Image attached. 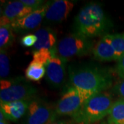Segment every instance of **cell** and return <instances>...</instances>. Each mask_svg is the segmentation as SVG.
Instances as JSON below:
<instances>
[{
  "instance_id": "5bb4252c",
  "label": "cell",
  "mask_w": 124,
  "mask_h": 124,
  "mask_svg": "<svg viewBox=\"0 0 124 124\" xmlns=\"http://www.w3.org/2000/svg\"><path fill=\"white\" fill-rule=\"evenodd\" d=\"M35 35L37 37V41L33 46L35 51L41 49H52L56 46V34L51 28H41L36 32Z\"/></svg>"
},
{
  "instance_id": "ffe728a7",
  "label": "cell",
  "mask_w": 124,
  "mask_h": 124,
  "mask_svg": "<svg viewBox=\"0 0 124 124\" xmlns=\"http://www.w3.org/2000/svg\"><path fill=\"white\" fill-rule=\"evenodd\" d=\"M10 72V63L6 50H1L0 53V77L3 80L7 77Z\"/></svg>"
},
{
  "instance_id": "277c9868",
  "label": "cell",
  "mask_w": 124,
  "mask_h": 124,
  "mask_svg": "<svg viewBox=\"0 0 124 124\" xmlns=\"http://www.w3.org/2000/svg\"><path fill=\"white\" fill-rule=\"evenodd\" d=\"M93 46V43L89 38L75 32L63 37L55 47L58 56L66 61L70 58L87 54Z\"/></svg>"
},
{
  "instance_id": "7402d4cb",
  "label": "cell",
  "mask_w": 124,
  "mask_h": 124,
  "mask_svg": "<svg viewBox=\"0 0 124 124\" xmlns=\"http://www.w3.org/2000/svg\"><path fill=\"white\" fill-rule=\"evenodd\" d=\"M22 2L26 6L33 10L39 8L45 4L44 1L41 0H22Z\"/></svg>"
},
{
  "instance_id": "cb8c5ba5",
  "label": "cell",
  "mask_w": 124,
  "mask_h": 124,
  "mask_svg": "<svg viewBox=\"0 0 124 124\" xmlns=\"http://www.w3.org/2000/svg\"><path fill=\"white\" fill-rule=\"evenodd\" d=\"M114 91L122 99H124V79L123 81L117 83L114 87Z\"/></svg>"
},
{
  "instance_id": "30bf717a",
  "label": "cell",
  "mask_w": 124,
  "mask_h": 124,
  "mask_svg": "<svg viewBox=\"0 0 124 124\" xmlns=\"http://www.w3.org/2000/svg\"><path fill=\"white\" fill-rule=\"evenodd\" d=\"M66 62L56 53L46 67V79L52 87L57 88L63 84L66 75Z\"/></svg>"
},
{
  "instance_id": "52a82bcc",
  "label": "cell",
  "mask_w": 124,
  "mask_h": 124,
  "mask_svg": "<svg viewBox=\"0 0 124 124\" xmlns=\"http://www.w3.org/2000/svg\"><path fill=\"white\" fill-rule=\"evenodd\" d=\"M56 110L39 99H32L23 124H51L57 117Z\"/></svg>"
},
{
  "instance_id": "9c48e42d",
  "label": "cell",
  "mask_w": 124,
  "mask_h": 124,
  "mask_svg": "<svg viewBox=\"0 0 124 124\" xmlns=\"http://www.w3.org/2000/svg\"><path fill=\"white\" fill-rule=\"evenodd\" d=\"M50 4V2H46L40 8L33 10L22 19L14 22L10 26L13 31H28L35 29L45 19L46 13Z\"/></svg>"
},
{
  "instance_id": "3957f363",
  "label": "cell",
  "mask_w": 124,
  "mask_h": 124,
  "mask_svg": "<svg viewBox=\"0 0 124 124\" xmlns=\"http://www.w3.org/2000/svg\"><path fill=\"white\" fill-rule=\"evenodd\" d=\"M114 102L110 94L99 93L88 99L72 119L79 124H92L109 115Z\"/></svg>"
},
{
  "instance_id": "4fadbf2b",
  "label": "cell",
  "mask_w": 124,
  "mask_h": 124,
  "mask_svg": "<svg viewBox=\"0 0 124 124\" xmlns=\"http://www.w3.org/2000/svg\"><path fill=\"white\" fill-rule=\"evenodd\" d=\"M95 59L101 62L118 60L115 50L112 44L111 34H107L102 37L93 49Z\"/></svg>"
},
{
  "instance_id": "44dd1931",
  "label": "cell",
  "mask_w": 124,
  "mask_h": 124,
  "mask_svg": "<svg viewBox=\"0 0 124 124\" xmlns=\"http://www.w3.org/2000/svg\"><path fill=\"white\" fill-rule=\"evenodd\" d=\"M37 41V37L35 35L29 34L23 37L21 39V43L24 47L29 48V47H33L36 44Z\"/></svg>"
},
{
  "instance_id": "d6986e66",
  "label": "cell",
  "mask_w": 124,
  "mask_h": 124,
  "mask_svg": "<svg viewBox=\"0 0 124 124\" xmlns=\"http://www.w3.org/2000/svg\"><path fill=\"white\" fill-rule=\"evenodd\" d=\"M111 39L112 44L115 50L117 59L119 60L124 55V32L111 35Z\"/></svg>"
},
{
  "instance_id": "603a6c76",
  "label": "cell",
  "mask_w": 124,
  "mask_h": 124,
  "mask_svg": "<svg viewBox=\"0 0 124 124\" xmlns=\"http://www.w3.org/2000/svg\"><path fill=\"white\" fill-rule=\"evenodd\" d=\"M115 70L117 75L119 76L120 77L124 79V55H123L117 61Z\"/></svg>"
},
{
  "instance_id": "8fae6325",
  "label": "cell",
  "mask_w": 124,
  "mask_h": 124,
  "mask_svg": "<svg viewBox=\"0 0 124 124\" xmlns=\"http://www.w3.org/2000/svg\"><path fill=\"white\" fill-rule=\"evenodd\" d=\"M74 3L68 0H56L50 4L45 19L51 22H61L65 20L74 7Z\"/></svg>"
},
{
  "instance_id": "5b68a950",
  "label": "cell",
  "mask_w": 124,
  "mask_h": 124,
  "mask_svg": "<svg viewBox=\"0 0 124 124\" xmlns=\"http://www.w3.org/2000/svg\"><path fill=\"white\" fill-rule=\"evenodd\" d=\"M37 89L23 80H1V103L32 99Z\"/></svg>"
},
{
  "instance_id": "ac0fdd59",
  "label": "cell",
  "mask_w": 124,
  "mask_h": 124,
  "mask_svg": "<svg viewBox=\"0 0 124 124\" xmlns=\"http://www.w3.org/2000/svg\"><path fill=\"white\" fill-rule=\"evenodd\" d=\"M57 53L56 47L52 49H41L37 50L33 53V59L34 61L41 63L46 67L50 59L55 54Z\"/></svg>"
},
{
  "instance_id": "2e32d148",
  "label": "cell",
  "mask_w": 124,
  "mask_h": 124,
  "mask_svg": "<svg viewBox=\"0 0 124 124\" xmlns=\"http://www.w3.org/2000/svg\"><path fill=\"white\" fill-rule=\"evenodd\" d=\"M46 72V66L38 62L32 60L27 67L25 71V75L27 79L37 81L41 79Z\"/></svg>"
},
{
  "instance_id": "6da1fadb",
  "label": "cell",
  "mask_w": 124,
  "mask_h": 124,
  "mask_svg": "<svg viewBox=\"0 0 124 124\" xmlns=\"http://www.w3.org/2000/svg\"><path fill=\"white\" fill-rule=\"evenodd\" d=\"M110 26L105 11L95 3H90L81 9L75 22V32L89 39L103 35Z\"/></svg>"
},
{
  "instance_id": "9a60e30c",
  "label": "cell",
  "mask_w": 124,
  "mask_h": 124,
  "mask_svg": "<svg viewBox=\"0 0 124 124\" xmlns=\"http://www.w3.org/2000/svg\"><path fill=\"white\" fill-rule=\"evenodd\" d=\"M108 121L109 124H124V99L114 102Z\"/></svg>"
},
{
  "instance_id": "e0dca14e",
  "label": "cell",
  "mask_w": 124,
  "mask_h": 124,
  "mask_svg": "<svg viewBox=\"0 0 124 124\" xmlns=\"http://www.w3.org/2000/svg\"><path fill=\"white\" fill-rule=\"evenodd\" d=\"M13 28L10 25L0 26V48L6 50L13 44L14 35Z\"/></svg>"
},
{
  "instance_id": "ba28073f",
  "label": "cell",
  "mask_w": 124,
  "mask_h": 124,
  "mask_svg": "<svg viewBox=\"0 0 124 124\" xmlns=\"http://www.w3.org/2000/svg\"><path fill=\"white\" fill-rule=\"evenodd\" d=\"M33 10H35L23 4L22 1H8L1 10L0 24L1 26L10 25L14 22L26 17Z\"/></svg>"
},
{
  "instance_id": "d4e9b609",
  "label": "cell",
  "mask_w": 124,
  "mask_h": 124,
  "mask_svg": "<svg viewBox=\"0 0 124 124\" xmlns=\"http://www.w3.org/2000/svg\"><path fill=\"white\" fill-rule=\"evenodd\" d=\"M0 124H8V120L4 117L2 112H0Z\"/></svg>"
},
{
  "instance_id": "8992f818",
  "label": "cell",
  "mask_w": 124,
  "mask_h": 124,
  "mask_svg": "<svg viewBox=\"0 0 124 124\" xmlns=\"http://www.w3.org/2000/svg\"><path fill=\"white\" fill-rule=\"evenodd\" d=\"M94 95V94L71 86L58 101L56 113L57 115L72 116Z\"/></svg>"
},
{
  "instance_id": "7a4b0ae2",
  "label": "cell",
  "mask_w": 124,
  "mask_h": 124,
  "mask_svg": "<svg viewBox=\"0 0 124 124\" xmlns=\"http://www.w3.org/2000/svg\"><path fill=\"white\" fill-rule=\"evenodd\" d=\"M70 81L72 87L94 94L102 93L112 85V78L108 72L92 67L72 70Z\"/></svg>"
},
{
  "instance_id": "7c38bea8",
  "label": "cell",
  "mask_w": 124,
  "mask_h": 124,
  "mask_svg": "<svg viewBox=\"0 0 124 124\" xmlns=\"http://www.w3.org/2000/svg\"><path fill=\"white\" fill-rule=\"evenodd\" d=\"M32 99L1 103L0 112L8 121L17 122L26 115Z\"/></svg>"
},
{
  "instance_id": "484cf974",
  "label": "cell",
  "mask_w": 124,
  "mask_h": 124,
  "mask_svg": "<svg viewBox=\"0 0 124 124\" xmlns=\"http://www.w3.org/2000/svg\"><path fill=\"white\" fill-rule=\"evenodd\" d=\"M68 124L66 121H54L53 124Z\"/></svg>"
}]
</instances>
